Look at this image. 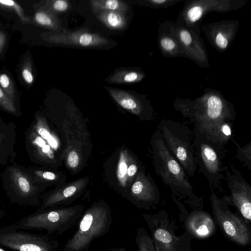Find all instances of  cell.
I'll use <instances>...</instances> for the list:
<instances>
[{"label": "cell", "mask_w": 251, "mask_h": 251, "mask_svg": "<svg viewBox=\"0 0 251 251\" xmlns=\"http://www.w3.org/2000/svg\"><path fill=\"white\" fill-rule=\"evenodd\" d=\"M98 13V19L110 29H122L126 25L127 20L123 12L104 11Z\"/></svg>", "instance_id": "cell-22"}, {"label": "cell", "mask_w": 251, "mask_h": 251, "mask_svg": "<svg viewBox=\"0 0 251 251\" xmlns=\"http://www.w3.org/2000/svg\"><path fill=\"white\" fill-rule=\"evenodd\" d=\"M82 211V206L78 205L37 210L14 225L20 229L46 230L50 234L61 235L74 225Z\"/></svg>", "instance_id": "cell-6"}, {"label": "cell", "mask_w": 251, "mask_h": 251, "mask_svg": "<svg viewBox=\"0 0 251 251\" xmlns=\"http://www.w3.org/2000/svg\"><path fill=\"white\" fill-rule=\"evenodd\" d=\"M0 246L13 251H56L58 242L47 235L19 230L14 225L0 228Z\"/></svg>", "instance_id": "cell-9"}, {"label": "cell", "mask_w": 251, "mask_h": 251, "mask_svg": "<svg viewBox=\"0 0 251 251\" xmlns=\"http://www.w3.org/2000/svg\"><path fill=\"white\" fill-rule=\"evenodd\" d=\"M137 170V166L135 164H132L127 168V175L129 177H132L136 174Z\"/></svg>", "instance_id": "cell-36"}, {"label": "cell", "mask_w": 251, "mask_h": 251, "mask_svg": "<svg viewBox=\"0 0 251 251\" xmlns=\"http://www.w3.org/2000/svg\"><path fill=\"white\" fill-rule=\"evenodd\" d=\"M239 26L237 20H222L206 24L202 30L211 46L224 52L235 38Z\"/></svg>", "instance_id": "cell-15"}, {"label": "cell", "mask_w": 251, "mask_h": 251, "mask_svg": "<svg viewBox=\"0 0 251 251\" xmlns=\"http://www.w3.org/2000/svg\"><path fill=\"white\" fill-rule=\"evenodd\" d=\"M16 126L14 123L3 121L0 116V165L6 166L14 161L17 153Z\"/></svg>", "instance_id": "cell-17"}, {"label": "cell", "mask_w": 251, "mask_h": 251, "mask_svg": "<svg viewBox=\"0 0 251 251\" xmlns=\"http://www.w3.org/2000/svg\"><path fill=\"white\" fill-rule=\"evenodd\" d=\"M127 166L126 161V157L123 153H121L120 159L119 160L118 170H117V176L119 180L124 183L125 181V178L127 175Z\"/></svg>", "instance_id": "cell-33"}, {"label": "cell", "mask_w": 251, "mask_h": 251, "mask_svg": "<svg viewBox=\"0 0 251 251\" xmlns=\"http://www.w3.org/2000/svg\"><path fill=\"white\" fill-rule=\"evenodd\" d=\"M167 147L190 177L198 170L195 153V135L186 124L171 119H162L157 128Z\"/></svg>", "instance_id": "cell-3"}, {"label": "cell", "mask_w": 251, "mask_h": 251, "mask_svg": "<svg viewBox=\"0 0 251 251\" xmlns=\"http://www.w3.org/2000/svg\"><path fill=\"white\" fill-rule=\"evenodd\" d=\"M189 231L200 238L207 237L215 231V225L210 216L205 212L197 211L190 215L187 222Z\"/></svg>", "instance_id": "cell-18"}, {"label": "cell", "mask_w": 251, "mask_h": 251, "mask_svg": "<svg viewBox=\"0 0 251 251\" xmlns=\"http://www.w3.org/2000/svg\"><path fill=\"white\" fill-rule=\"evenodd\" d=\"M0 251H7V250H5L4 248L0 246Z\"/></svg>", "instance_id": "cell-40"}, {"label": "cell", "mask_w": 251, "mask_h": 251, "mask_svg": "<svg viewBox=\"0 0 251 251\" xmlns=\"http://www.w3.org/2000/svg\"><path fill=\"white\" fill-rule=\"evenodd\" d=\"M225 180L229 188V196L223 199L231 202L245 219H251V186L246 181L241 172L231 163L227 164L225 171Z\"/></svg>", "instance_id": "cell-13"}, {"label": "cell", "mask_w": 251, "mask_h": 251, "mask_svg": "<svg viewBox=\"0 0 251 251\" xmlns=\"http://www.w3.org/2000/svg\"><path fill=\"white\" fill-rule=\"evenodd\" d=\"M111 97L123 108L140 115L144 112L145 105L142 101L128 92L117 88L105 87Z\"/></svg>", "instance_id": "cell-20"}, {"label": "cell", "mask_w": 251, "mask_h": 251, "mask_svg": "<svg viewBox=\"0 0 251 251\" xmlns=\"http://www.w3.org/2000/svg\"><path fill=\"white\" fill-rule=\"evenodd\" d=\"M68 161L71 168H75L79 162V157L77 152L75 151H70L68 156Z\"/></svg>", "instance_id": "cell-35"}, {"label": "cell", "mask_w": 251, "mask_h": 251, "mask_svg": "<svg viewBox=\"0 0 251 251\" xmlns=\"http://www.w3.org/2000/svg\"><path fill=\"white\" fill-rule=\"evenodd\" d=\"M6 35L4 32L0 31V53L4 48L6 42Z\"/></svg>", "instance_id": "cell-37"}, {"label": "cell", "mask_w": 251, "mask_h": 251, "mask_svg": "<svg viewBox=\"0 0 251 251\" xmlns=\"http://www.w3.org/2000/svg\"><path fill=\"white\" fill-rule=\"evenodd\" d=\"M25 145L29 160L33 163L46 165L54 158L51 148L56 142L51 135L46 119L39 113L25 134Z\"/></svg>", "instance_id": "cell-8"}, {"label": "cell", "mask_w": 251, "mask_h": 251, "mask_svg": "<svg viewBox=\"0 0 251 251\" xmlns=\"http://www.w3.org/2000/svg\"><path fill=\"white\" fill-rule=\"evenodd\" d=\"M0 6L15 12L23 23H27L29 21L28 18L25 16L21 6L15 1L10 0H0Z\"/></svg>", "instance_id": "cell-30"}, {"label": "cell", "mask_w": 251, "mask_h": 251, "mask_svg": "<svg viewBox=\"0 0 251 251\" xmlns=\"http://www.w3.org/2000/svg\"><path fill=\"white\" fill-rule=\"evenodd\" d=\"M247 2L244 0H187L175 22L189 27L200 26L208 13L236 10Z\"/></svg>", "instance_id": "cell-10"}, {"label": "cell", "mask_w": 251, "mask_h": 251, "mask_svg": "<svg viewBox=\"0 0 251 251\" xmlns=\"http://www.w3.org/2000/svg\"><path fill=\"white\" fill-rule=\"evenodd\" d=\"M181 0H144L145 5L154 8H167Z\"/></svg>", "instance_id": "cell-32"}, {"label": "cell", "mask_w": 251, "mask_h": 251, "mask_svg": "<svg viewBox=\"0 0 251 251\" xmlns=\"http://www.w3.org/2000/svg\"><path fill=\"white\" fill-rule=\"evenodd\" d=\"M7 165L2 175V185L11 202L38 206L44 187L34 182L25 167L15 161Z\"/></svg>", "instance_id": "cell-7"}, {"label": "cell", "mask_w": 251, "mask_h": 251, "mask_svg": "<svg viewBox=\"0 0 251 251\" xmlns=\"http://www.w3.org/2000/svg\"><path fill=\"white\" fill-rule=\"evenodd\" d=\"M146 221L151 228L156 251H175V242L171 232L164 228L155 226L150 222Z\"/></svg>", "instance_id": "cell-21"}, {"label": "cell", "mask_w": 251, "mask_h": 251, "mask_svg": "<svg viewBox=\"0 0 251 251\" xmlns=\"http://www.w3.org/2000/svg\"><path fill=\"white\" fill-rule=\"evenodd\" d=\"M35 22L39 25L54 30H59L60 26L55 13L47 8L39 9L34 16Z\"/></svg>", "instance_id": "cell-25"}, {"label": "cell", "mask_w": 251, "mask_h": 251, "mask_svg": "<svg viewBox=\"0 0 251 251\" xmlns=\"http://www.w3.org/2000/svg\"><path fill=\"white\" fill-rule=\"evenodd\" d=\"M5 215V212L2 210H0V221Z\"/></svg>", "instance_id": "cell-39"}, {"label": "cell", "mask_w": 251, "mask_h": 251, "mask_svg": "<svg viewBox=\"0 0 251 251\" xmlns=\"http://www.w3.org/2000/svg\"><path fill=\"white\" fill-rule=\"evenodd\" d=\"M152 156L156 175L169 187L174 196L186 199L189 203L200 201L194 192L189 176L171 153L157 129L151 140Z\"/></svg>", "instance_id": "cell-2"}, {"label": "cell", "mask_w": 251, "mask_h": 251, "mask_svg": "<svg viewBox=\"0 0 251 251\" xmlns=\"http://www.w3.org/2000/svg\"><path fill=\"white\" fill-rule=\"evenodd\" d=\"M92 10L95 12L104 11L125 12L128 10V5L119 0H92L90 1Z\"/></svg>", "instance_id": "cell-23"}, {"label": "cell", "mask_w": 251, "mask_h": 251, "mask_svg": "<svg viewBox=\"0 0 251 251\" xmlns=\"http://www.w3.org/2000/svg\"><path fill=\"white\" fill-rule=\"evenodd\" d=\"M48 2L49 3L46 8L54 13L64 12L70 7L69 1L66 0H55Z\"/></svg>", "instance_id": "cell-31"}, {"label": "cell", "mask_w": 251, "mask_h": 251, "mask_svg": "<svg viewBox=\"0 0 251 251\" xmlns=\"http://www.w3.org/2000/svg\"><path fill=\"white\" fill-rule=\"evenodd\" d=\"M172 35L178 42L185 57L202 68L209 66L207 51L200 35V27H187L168 21Z\"/></svg>", "instance_id": "cell-12"}, {"label": "cell", "mask_w": 251, "mask_h": 251, "mask_svg": "<svg viewBox=\"0 0 251 251\" xmlns=\"http://www.w3.org/2000/svg\"><path fill=\"white\" fill-rule=\"evenodd\" d=\"M0 87L15 104V89L10 77L6 74H0Z\"/></svg>", "instance_id": "cell-28"}, {"label": "cell", "mask_w": 251, "mask_h": 251, "mask_svg": "<svg viewBox=\"0 0 251 251\" xmlns=\"http://www.w3.org/2000/svg\"><path fill=\"white\" fill-rule=\"evenodd\" d=\"M0 107L15 116H19L18 111L13 102L0 87Z\"/></svg>", "instance_id": "cell-29"}, {"label": "cell", "mask_w": 251, "mask_h": 251, "mask_svg": "<svg viewBox=\"0 0 251 251\" xmlns=\"http://www.w3.org/2000/svg\"><path fill=\"white\" fill-rule=\"evenodd\" d=\"M44 36L45 40L51 43L84 48L101 47L109 43L106 38L85 29L73 31L63 29L60 33L45 34Z\"/></svg>", "instance_id": "cell-14"}, {"label": "cell", "mask_w": 251, "mask_h": 251, "mask_svg": "<svg viewBox=\"0 0 251 251\" xmlns=\"http://www.w3.org/2000/svg\"><path fill=\"white\" fill-rule=\"evenodd\" d=\"M193 131L198 170L206 178L211 192H223L225 171L227 165L224 159L227 151L225 147L216 145Z\"/></svg>", "instance_id": "cell-5"}, {"label": "cell", "mask_w": 251, "mask_h": 251, "mask_svg": "<svg viewBox=\"0 0 251 251\" xmlns=\"http://www.w3.org/2000/svg\"><path fill=\"white\" fill-rule=\"evenodd\" d=\"M22 75L25 81L28 84H31L34 81V76L31 71L30 65L27 62L23 67Z\"/></svg>", "instance_id": "cell-34"}, {"label": "cell", "mask_w": 251, "mask_h": 251, "mask_svg": "<svg viewBox=\"0 0 251 251\" xmlns=\"http://www.w3.org/2000/svg\"><path fill=\"white\" fill-rule=\"evenodd\" d=\"M135 243L138 251H156L152 238L142 227L137 229Z\"/></svg>", "instance_id": "cell-27"}, {"label": "cell", "mask_w": 251, "mask_h": 251, "mask_svg": "<svg viewBox=\"0 0 251 251\" xmlns=\"http://www.w3.org/2000/svg\"><path fill=\"white\" fill-rule=\"evenodd\" d=\"M173 106L189 120L194 131L214 144L225 147L233 138V122L236 112L221 92L207 88L196 99L177 98Z\"/></svg>", "instance_id": "cell-1"}, {"label": "cell", "mask_w": 251, "mask_h": 251, "mask_svg": "<svg viewBox=\"0 0 251 251\" xmlns=\"http://www.w3.org/2000/svg\"><path fill=\"white\" fill-rule=\"evenodd\" d=\"M112 251H131L127 250L125 248H124L123 247H121V248L114 249Z\"/></svg>", "instance_id": "cell-38"}, {"label": "cell", "mask_w": 251, "mask_h": 251, "mask_svg": "<svg viewBox=\"0 0 251 251\" xmlns=\"http://www.w3.org/2000/svg\"><path fill=\"white\" fill-rule=\"evenodd\" d=\"M112 221L107 205H92L82 215L77 229L64 246V251H89L92 242L108 232Z\"/></svg>", "instance_id": "cell-4"}, {"label": "cell", "mask_w": 251, "mask_h": 251, "mask_svg": "<svg viewBox=\"0 0 251 251\" xmlns=\"http://www.w3.org/2000/svg\"><path fill=\"white\" fill-rule=\"evenodd\" d=\"M209 199L214 217L224 234L238 245H247L251 240V232L245 222L230 211L226 201L215 192H211Z\"/></svg>", "instance_id": "cell-11"}, {"label": "cell", "mask_w": 251, "mask_h": 251, "mask_svg": "<svg viewBox=\"0 0 251 251\" xmlns=\"http://www.w3.org/2000/svg\"><path fill=\"white\" fill-rule=\"evenodd\" d=\"M145 76V74L141 71L123 70L112 74L109 77L108 81L118 84L134 83L141 81Z\"/></svg>", "instance_id": "cell-24"}, {"label": "cell", "mask_w": 251, "mask_h": 251, "mask_svg": "<svg viewBox=\"0 0 251 251\" xmlns=\"http://www.w3.org/2000/svg\"><path fill=\"white\" fill-rule=\"evenodd\" d=\"M236 147L235 157L249 171L251 170V141L241 147L233 138L231 139Z\"/></svg>", "instance_id": "cell-26"}, {"label": "cell", "mask_w": 251, "mask_h": 251, "mask_svg": "<svg viewBox=\"0 0 251 251\" xmlns=\"http://www.w3.org/2000/svg\"><path fill=\"white\" fill-rule=\"evenodd\" d=\"M131 193L133 200L140 207L148 208L157 204L160 200V192L153 178L139 171L132 185Z\"/></svg>", "instance_id": "cell-16"}, {"label": "cell", "mask_w": 251, "mask_h": 251, "mask_svg": "<svg viewBox=\"0 0 251 251\" xmlns=\"http://www.w3.org/2000/svg\"><path fill=\"white\" fill-rule=\"evenodd\" d=\"M157 42L159 49L163 56L185 57L178 42L170 32L168 21L160 24Z\"/></svg>", "instance_id": "cell-19"}]
</instances>
